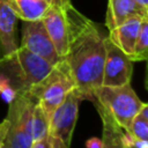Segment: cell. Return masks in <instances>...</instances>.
I'll list each match as a JSON object with an SVG mask.
<instances>
[{"instance_id": "1", "label": "cell", "mask_w": 148, "mask_h": 148, "mask_svg": "<svg viewBox=\"0 0 148 148\" xmlns=\"http://www.w3.org/2000/svg\"><path fill=\"white\" fill-rule=\"evenodd\" d=\"M69 24L68 50L64 57L84 99L94 101V92L102 86L105 60V39L97 25L79 13L72 3L67 7Z\"/></svg>"}, {"instance_id": "2", "label": "cell", "mask_w": 148, "mask_h": 148, "mask_svg": "<svg viewBox=\"0 0 148 148\" xmlns=\"http://www.w3.org/2000/svg\"><path fill=\"white\" fill-rule=\"evenodd\" d=\"M92 103L105 109L125 131H130L134 117L143 105L130 83L119 87L101 86L94 92Z\"/></svg>"}, {"instance_id": "3", "label": "cell", "mask_w": 148, "mask_h": 148, "mask_svg": "<svg viewBox=\"0 0 148 148\" xmlns=\"http://www.w3.org/2000/svg\"><path fill=\"white\" fill-rule=\"evenodd\" d=\"M73 88H75L74 79L65 59L61 58L59 62L53 66L47 76L30 90V94L37 99L38 104L42 106L44 113L50 120L56 108Z\"/></svg>"}, {"instance_id": "4", "label": "cell", "mask_w": 148, "mask_h": 148, "mask_svg": "<svg viewBox=\"0 0 148 148\" xmlns=\"http://www.w3.org/2000/svg\"><path fill=\"white\" fill-rule=\"evenodd\" d=\"M37 99L30 94L17 95L8 103L7 118L9 130L3 141L6 148H30L32 145L31 135V113Z\"/></svg>"}, {"instance_id": "5", "label": "cell", "mask_w": 148, "mask_h": 148, "mask_svg": "<svg viewBox=\"0 0 148 148\" xmlns=\"http://www.w3.org/2000/svg\"><path fill=\"white\" fill-rule=\"evenodd\" d=\"M83 99L82 94L76 88H73L51 114L49 134L53 138H58L67 148H69L72 143L79 114V104Z\"/></svg>"}, {"instance_id": "6", "label": "cell", "mask_w": 148, "mask_h": 148, "mask_svg": "<svg viewBox=\"0 0 148 148\" xmlns=\"http://www.w3.org/2000/svg\"><path fill=\"white\" fill-rule=\"evenodd\" d=\"M132 73L133 61L106 37L102 86L119 87L127 84L131 82Z\"/></svg>"}, {"instance_id": "7", "label": "cell", "mask_w": 148, "mask_h": 148, "mask_svg": "<svg viewBox=\"0 0 148 148\" xmlns=\"http://www.w3.org/2000/svg\"><path fill=\"white\" fill-rule=\"evenodd\" d=\"M21 45L32 53L44 58L52 65H56L61 59L44 27L42 20L23 21Z\"/></svg>"}, {"instance_id": "8", "label": "cell", "mask_w": 148, "mask_h": 148, "mask_svg": "<svg viewBox=\"0 0 148 148\" xmlns=\"http://www.w3.org/2000/svg\"><path fill=\"white\" fill-rule=\"evenodd\" d=\"M17 16L8 0H0V57L14 52L17 47Z\"/></svg>"}, {"instance_id": "9", "label": "cell", "mask_w": 148, "mask_h": 148, "mask_svg": "<svg viewBox=\"0 0 148 148\" xmlns=\"http://www.w3.org/2000/svg\"><path fill=\"white\" fill-rule=\"evenodd\" d=\"M15 52L20 64L24 69L28 83L30 86V90L37 83H39L44 77H46L54 66L44 58L32 53L31 51L27 50L23 46H18Z\"/></svg>"}, {"instance_id": "10", "label": "cell", "mask_w": 148, "mask_h": 148, "mask_svg": "<svg viewBox=\"0 0 148 148\" xmlns=\"http://www.w3.org/2000/svg\"><path fill=\"white\" fill-rule=\"evenodd\" d=\"M142 18L143 17L141 16H132L114 29L110 30L109 39L124 53H126L130 59L134 52V46L138 39Z\"/></svg>"}, {"instance_id": "11", "label": "cell", "mask_w": 148, "mask_h": 148, "mask_svg": "<svg viewBox=\"0 0 148 148\" xmlns=\"http://www.w3.org/2000/svg\"><path fill=\"white\" fill-rule=\"evenodd\" d=\"M132 16L146 17V10L139 7L134 0H109L105 21L109 31Z\"/></svg>"}, {"instance_id": "12", "label": "cell", "mask_w": 148, "mask_h": 148, "mask_svg": "<svg viewBox=\"0 0 148 148\" xmlns=\"http://www.w3.org/2000/svg\"><path fill=\"white\" fill-rule=\"evenodd\" d=\"M99 117L103 124V134H102V148H127L123 142V132L124 128L120 127L110 113L103 109L101 105L95 104Z\"/></svg>"}, {"instance_id": "13", "label": "cell", "mask_w": 148, "mask_h": 148, "mask_svg": "<svg viewBox=\"0 0 148 148\" xmlns=\"http://www.w3.org/2000/svg\"><path fill=\"white\" fill-rule=\"evenodd\" d=\"M16 16L23 21L42 20L50 2L47 0H8Z\"/></svg>"}, {"instance_id": "14", "label": "cell", "mask_w": 148, "mask_h": 148, "mask_svg": "<svg viewBox=\"0 0 148 148\" xmlns=\"http://www.w3.org/2000/svg\"><path fill=\"white\" fill-rule=\"evenodd\" d=\"M49 128H50V120L44 113L42 106L38 104V102H36L31 113L32 142L46 138L49 135Z\"/></svg>"}, {"instance_id": "15", "label": "cell", "mask_w": 148, "mask_h": 148, "mask_svg": "<svg viewBox=\"0 0 148 148\" xmlns=\"http://www.w3.org/2000/svg\"><path fill=\"white\" fill-rule=\"evenodd\" d=\"M147 58H148V18L143 17L131 60L142 61V60H147Z\"/></svg>"}, {"instance_id": "16", "label": "cell", "mask_w": 148, "mask_h": 148, "mask_svg": "<svg viewBox=\"0 0 148 148\" xmlns=\"http://www.w3.org/2000/svg\"><path fill=\"white\" fill-rule=\"evenodd\" d=\"M130 132L136 139L148 141V120H146L140 113H138L132 121Z\"/></svg>"}, {"instance_id": "17", "label": "cell", "mask_w": 148, "mask_h": 148, "mask_svg": "<svg viewBox=\"0 0 148 148\" xmlns=\"http://www.w3.org/2000/svg\"><path fill=\"white\" fill-rule=\"evenodd\" d=\"M30 148H53V139L49 134L46 138L34 141Z\"/></svg>"}, {"instance_id": "18", "label": "cell", "mask_w": 148, "mask_h": 148, "mask_svg": "<svg viewBox=\"0 0 148 148\" xmlns=\"http://www.w3.org/2000/svg\"><path fill=\"white\" fill-rule=\"evenodd\" d=\"M9 130V119L6 117L1 123H0V143H3L7 133Z\"/></svg>"}, {"instance_id": "19", "label": "cell", "mask_w": 148, "mask_h": 148, "mask_svg": "<svg viewBox=\"0 0 148 148\" xmlns=\"http://www.w3.org/2000/svg\"><path fill=\"white\" fill-rule=\"evenodd\" d=\"M86 148H102V139L91 136L86 141Z\"/></svg>"}, {"instance_id": "20", "label": "cell", "mask_w": 148, "mask_h": 148, "mask_svg": "<svg viewBox=\"0 0 148 148\" xmlns=\"http://www.w3.org/2000/svg\"><path fill=\"white\" fill-rule=\"evenodd\" d=\"M146 120H148V103H143V105H142V108H141V110H140V112H139Z\"/></svg>"}, {"instance_id": "21", "label": "cell", "mask_w": 148, "mask_h": 148, "mask_svg": "<svg viewBox=\"0 0 148 148\" xmlns=\"http://www.w3.org/2000/svg\"><path fill=\"white\" fill-rule=\"evenodd\" d=\"M52 139H53V148H67L58 138H53L52 136Z\"/></svg>"}, {"instance_id": "22", "label": "cell", "mask_w": 148, "mask_h": 148, "mask_svg": "<svg viewBox=\"0 0 148 148\" xmlns=\"http://www.w3.org/2000/svg\"><path fill=\"white\" fill-rule=\"evenodd\" d=\"M135 2H136V5L139 6V7H141L142 9H147V7H148V0H134Z\"/></svg>"}, {"instance_id": "23", "label": "cell", "mask_w": 148, "mask_h": 148, "mask_svg": "<svg viewBox=\"0 0 148 148\" xmlns=\"http://www.w3.org/2000/svg\"><path fill=\"white\" fill-rule=\"evenodd\" d=\"M145 83H146V89L148 90V58H147V67H146V80H145Z\"/></svg>"}, {"instance_id": "24", "label": "cell", "mask_w": 148, "mask_h": 148, "mask_svg": "<svg viewBox=\"0 0 148 148\" xmlns=\"http://www.w3.org/2000/svg\"><path fill=\"white\" fill-rule=\"evenodd\" d=\"M0 148H6V146L3 143H0Z\"/></svg>"}, {"instance_id": "25", "label": "cell", "mask_w": 148, "mask_h": 148, "mask_svg": "<svg viewBox=\"0 0 148 148\" xmlns=\"http://www.w3.org/2000/svg\"><path fill=\"white\" fill-rule=\"evenodd\" d=\"M146 17L148 18V7H147V9H146Z\"/></svg>"}, {"instance_id": "26", "label": "cell", "mask_w": 148, "mask_h": 148, "mask_svg": "<svg viewBox=\"0 0 148 148\" xmlns=\"http://www.w3.org/2000/svg\"><path fill=\"white\" fill-rule=\"evenodd\" d=\"M47 1H49V2H50V3H51V2H52V0H47Z\"/></svg>"}]
</instances>
